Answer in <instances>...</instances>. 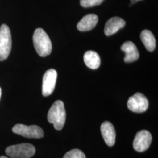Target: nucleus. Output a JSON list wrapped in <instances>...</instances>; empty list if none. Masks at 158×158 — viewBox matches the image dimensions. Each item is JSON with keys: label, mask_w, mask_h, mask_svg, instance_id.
<instances>
[{"label": "nucleus", "mask_w": 158, "mask_h": 158, "mask_svg": "<svg viewBox=\"0 0 158 158\" xmlns=\"http://www.w3.org/2000/svg\"><path fill=\"white\" fill-rule=\"evenodd\" d=\"M139 1H141V0H131V4H135L136 2Z\"/></svg>", "instance_id": "f3484780"}, {"label": "nucleus", "mask_w": 158, "mask_h": 158, "mask_svg": "<svg viewBox=\"0 0 158 158\" xmlns=\"http://www.w3.org/2000/svg\"><path fill=\"white\" fill-rule=\"evenodd\" d=\"M6 153L11 158H30L35 153V148L31 143H20L6 148Z\"/></svg>", "instance_id": "7ed1b4c3"}, {"label": "nucleus", "mask_w": 158, "mask_h": 158, "mask_svg": "<svg viewBox=\"0 0 158 158\" xmlns=\"http://www.w3.org/2000/svg\"><path fill=\"white\" fill-rule=\"evenodd\" d=\"M104 0H80V5L85 7H92L94 6H99Z\"/></svg>", "instance_id": "dca6fc26"}, {"label": "nucleus", "mask_w": 158, "mask_h": 158, "mask_svg": "<svg viewBox=\"0 0 158 158\" xmlns=\"http://www.w3.org/2000/svg\"><path fill=\"white\" fill-rule=\"evenodd\" d=\"M66 114L64 103L61 100H57L52 106L48 114V121L53 124L56 130H61L66 121Z\"/></svg>", "instance_id": "f03ea898"}, {"label": "nucleus", "mask_w": 158, "mask_h": 158, "mask_svg": "<svg viewBox=\"0 0 158 158\" xmlns=\"http://www.w3.org/2000/svg\"><path fill=\"white\" fill-rule=\"evenodd\" d=\"M84 61L85 65L91 69H97L99 68L101 63L98 54L93 51H87L85 53Z\"/></svg>", "instance_id": "ddd939ff"}, {"label": "nucleus", "mask_w": 158, "mask_h": 158, "mask_svg": "<svg viewBox=\"0 0 158 158\" xmlns=\"http://www.w3.org/2000/svg\"><path fill=\"white\" fill-rule=\"evenodd\" d=\"M152 140L151 134L147 130H141L136 133L133 142V147L137 152H143L150 147Z\"/></svg>", "instance_id": "0eeeda50"}, {"label": "nucleus", "mask_w": 158, "mask_h": 158, "mask_svg": "<svg viewBox=\"0 0 158 158\" xmlns=\"http://www.w3.org/2000/svg\"><path fill=\"white\" fill-rule=\"evenodd\" d=\"M56 70L51 69L46 71L43 77L42 94L45 97L50 96L55 90L56 83Z\"/></svg>", "instance_id": "6e6552de"}, {"label": "nucleus", "mask_w": 158, "mask_h": 158, "mask_svg": "<svg viewBox=\"0 0 158 158\" xmlns=\"http://www.w3.org/2000/svg\"><path fill=\"white\" fill-rule=\"evenodd\" d=\"M63 158H85V155L81 151L74 149L66 153Z\"/></svg>", "instance_id": "2eb2a0df"}, {"label": "nucleus", "mask_w": 158, "mask_h": 158, "mask_svg": "<svg viewBox=\"0 0 158 158\" xmlns=\"http://www.w3.org/2000/svg\"><path fill=\"white\" fill-rule=\"evenodd\" d=\"M98 18L96 14H91L85 15L79 21L77 27L80 31H89L94 28L98 23Z\"/></svg>", "instance_id": "f8f14e48"}, {"label": "nucleus", "mask_w": 158, "mask_h": 158, "mask_svg": "<svg viewBox=\"0 0 158 158\" xmlns=\"http://www.w3.org/2000/svg\"><path fill=\"white\" fill-rule=\"evenodd\" d=\"M1 93H2V91H1V89L0 87V99H1Z\"/></svg>", "instance_id": "6ab92c4d"}, {"label": "nucleus", "mask_w": 158, "mask_h": 158, "mask_svg": "<svg viewBox=\"0 0 158 158\" xmlns=\"http://www.w3.org/2000/svg\"><path fill=\"white\" fill-rule=\"evenodd\" d=\"M141 40L148 51H154L156 47V40L153 34L150 31L143 30L141 34Z\"/></svg>", "instance_id": "4468645a"}, {"label": "nucleus", "mask_w": 158, "mask_h": 158, "mask_svg": "<svg viewBox=\"0 0 158 158\" xmlns=\"http://www.w3.org/2000/svg\"><path fill=\"white\" fill-rule=\"evenodd\" d=\"M12 38L11 31L6 24L0 27V61L8 58L11 51Z\"/></svg>", "instance_id": "20e7f679"}, {"label": "nucleus", "mask_w": 158, "mask_h": 158, "mask_svg": "<svg viewBox=\"0 0 158 158\" xmlns=\"http://www.w3.org/2000/svg\"><path fill=\"white\" fill-rule=\"evenodd\" d=\"M125 25V22L120 17H113L108 20L104 28V34L106 36H111L117 32L120 29L123 28Z\"/></svg>", "instance_id": "9b49d317"}, {"label": "nucleus", "mask_w": 158, "mask_h": 158, "mask_svg": "<svg viewBox=\"0 0 158 158\" xmlns=\"http://www.w3.org/2000/svg\"><path fill=\"white\" fill-rule=\"evenodd\" d=\"M12 132L16 134L28 138H42L44 136L42 129L35 125L27 126L25 125L18 124L14 125L12 128Z\"/></svg>", "instance_id": "39448f33"}, {"label": "nucleus", "mask_w": 158, "mask_h": 158, "mask_svg": "<svg viewBox=\"0 0 158 158\" xmlns=\"http://www.w3.org/2000/svg\"><path fill=\"white\" fill-rule=\"evenodd\" d=\"M101 132L102 138L109 147H113L115 142L116 133L114 127L110 122L105 121L101 125Z\"/></svg>", "instance_id": "1a4fd4ad"}, {"label": "nucleus", "mask_w": 158, "mask_h": 158, "mask_svg": "<svg viewBox=\"0 0 158 158\" xmlns=\"http://www.w3.org/2000/svg\"><path fill=\"white\" fill-rule=\"evenodd\" d=\"M121 50L124 52L125 56V62H134L137 60L139 57V53L135 45L131 41L125 42L121 46Z\"/></svg>", "instance_id": "9d476101"}, {"label": "nucleus", "mask_w": 158, "mask_h": 158, "mask_svg": "<svg viewBox=\"0 0 158 158\" xmlns=\"http://www.w3.org/2000/svg\"><path fill=\"white\" fill-rule=\"evenodd\" d=\"M33 43L35 50L40 56L46 57L51 54L52 50V42L44 29L38 28L35 31Z\"/></svg>", "instance_id": "f257e3e1"}, {"label": "nucleus", "mask_w": 158, "mask_h": 158, "mask_svg": "<svg viewBox=\"0 0 158 158\" xmlns=\"http://www.w3.org/2000/svg\"><path fill=\"white\" fill-rule=\"evenodd\" d=\"M127 106L132 112L137 113L146 111L149 106V102L147 97L141 93H136L129 98Z\"/></svg>", "instance_id": "423d86ee"}, {"label": "nucleus", "mask_w": 158, "mask_h": 158, "mask_svg": "<svg viewBox=\"0 0 158 158\" xmlns=\"http://www.w3.org/2000/svg\"><path fill=\"white\" fill-rule=\"evenodd\" d=\"M0 158H8V157H6V156H0Z\"/></svg>", "instance_id": "a211bd4d"}]
</instances>
